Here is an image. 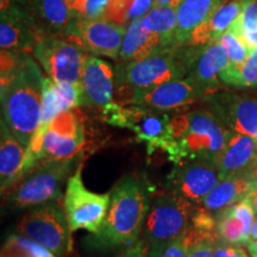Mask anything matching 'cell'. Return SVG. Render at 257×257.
<instances>
[{
    "mask_svg": "<svg viewBox=\"0 0 257 257\" xmlns=\"http://www.w3.org/2000/svg\"><path fill=\"white\" fill-rule=\"evenodd\" d=\"M143 25L160 38L163 49H175L176 8L170 5L155 6L143 18Z\"/></svg>",
    "mask_w": 257,
    "mask_h": 257,
    "instance_id": "obj_24",
    "label": "cell"
},
{
    "mask_svg": "<svg viewBox=\"0 0 257 257\" xmlns=\"http://www.w3.org/2000/svg\"><path fill=\"white\" fill-rule=\"evenodd\" d=\"M195 207L170 192L153 199L142 232L148 257H160L188 229Z\"/></svg>",
    "mask_w": 257,
    "mask_h": 257,
    "instance_id": "obj_5",
    "label": "cell"
},
{
    "mask_svg": "<svg viewBox=\"0 0 257 257\" xmlns=\"http://www.w3.org/2000/svg\"><path fill=\"white\" fill-rule=\"evenodd\" d=\"M213 257H249L242 245L223 243L220 240L214 242Z\"/></svg>",
    "mask_w": 257,
    "mask_h": 257,
    "instance_id": "obj_34",
    "label": "cell"
},
{
    "mask_svg": "<svg viewBox=\"0 0 257 257\" xmlns=\"http://www.w3.org/2000/svg\"><path fill=\"white\" fill-rule=\"evenodd\" d=\"M249 198H250V200H251V204H252L253 210H255V213L257 214V188L252 193H250Z\"/></svg>",
    "mask_w": 257,
    "mask_h": 257,
    "instance_id": "obj_40",
    "label": "cell"
},
{
    "mask_svg": "<svg viewBox=\"0 0 257 257\" xmlns=\"http://www.w3.org/2000/svg\"><path fill=\"white\" fill-rule=\"evenodd\" d=\"M205 238L206 237L201 236L200 233L193 229L192 225H189L188 229L179 238H176L174 242L170 244L160 257H187L189 249H191L193 244Z\"/></svg>",
    "mask_w": 257,
    "mask_h": 257,
    "instance_id": "obj_31",
    "label": "cell"
},
{
    "mask_svg": "<svg viewBox=\"0 0 257 257\" xmlns=\"http://www.w3.org/2000/svg\"><path fill=\"white\" fill-rule=\"evenodd\" d=\"M202 100L234 135L257 138V98L234 93H212Z\"/></svg>",
    "mask_w": 257,
    "mask_h": 257,
    "instance_id": "obj_13",
    "label": "cell"
},
{
    "mask_svg": "<svg viewBox=\"0 0 257 257\" xmlns=\"http://www.w3.org/2000/svg\"><path fill=\"white\" fill-rule=\"evenodd\" d=\"M82 163L67 182L63 197V207L72 232L86 230L96 233L104 223L108 206L110 193L98 194L85 187L81 176Z\"/></svg>",
    "mask_w": 257,
    "mask_h": 257,
    "instance_id": "obj_8",
    "label": "cell"
},
{
    "mask_svg": "<svg viewBox=\"0 0 257 257\" xmlns=\"http://www.w3.org/2000/svg\"><path fill=\"white\" fill-rule=\"evenodd\" d=\"M17 231L57 257L67 255L73 249L72 231L60 200L28 208L17 223Z\"/></svg>",
    "mask_w": 257,
    "mask_h": 257,
    "instance_id": "obj_7",
    "label": "cell"
},
{
    "mask_svg": "<svg viewBox=\"0 0 257 257\" xmlns=\"http://www.w3.org/2000/svg\"><path fill=\"white\" fill-rule=\"evenodd\" d=\"M83 154L62 160H48L35 167L9 191L8 202L16 210L28 208L63 199L62 187L72 172L82 163Z\"/></svg>",
    "mask_w": 257,
    "mask_h": 257,
    "instance_id": "obj_4",
    "label": "cell"
},
{
    "mask_svg": "<svg viewBox=\"0 0 257 257\" xmlns=\"http://www.w3.org/2000/svg\"><path fill=\"white\" fill-rule=\"evenodd\" d=\"M154 8V0H110L102 19L127 27L131 22L146 17Z\"/></svg>",
    "mask_w": 257,
    "mask_h": 257,
    "instance_id": "obj_25",
    "label": "cell"
},
{
    "mask_svg": "<svg viewBox=\"0 0 257 257\" xmlns=\"http://www.w3.org/2000/svg\"><path fill=\"white\" fill-rule=\"evenodd\" d=\"M32 55L55 82L80 83L86 51L64 37L41 35Z\"/></svg>",
    "mask_w": 257,
    "mask_h": 257,
    "instance_id": "obj_9",
    "label": "cell"
},
{
    "mask_svg": "<svg viewBox=\"0 0 257 257\" xmlns=\"http://www.w3.org/2000/svg\"><path fill=\"white\" fill-rule=\"evenodd\" d=\"M150 199L149 184L138 175L130 174L111 189L110 206L100 230L87 237L96 250L126 249L141 239Z\"/></svg>",
    "mask_w": 257,
    "mask_h": 257,
    "instance_id": "obj_1",
    "label": "cell"
},
{
    "mask_svg": "<svg viewBox=\"0 0 257 257\" xmlns=\"http://www.w3.org/2000/svg\"><path fill=\"white\" fill-rule=\"evenodd\" d=\"M126 28L105 19H74L64 38L75 43L89 55L106 56L118 61Z\"/></svg>",
    "mask_w": 257,
    "mask_h": 257,
    "instance_id": "obj_11",
    "label": "cell"
},
{
    "mask_svg": "<svg viewBox=\"0 0 257 257\" xmlns=\"http://www.w3.org/2000/svg\"><path fill=\"white\" fill-rule=\"evenodd\" d=\"M250 240H257V218L252 224L251 232H250Z\"/></svg>",
    "mask_w": 257,
    "mask_h": 257,
    "instance_id": "obj_41",
    "label": "cell"
},
{
    "mask_svg": "<svg viewBox=\"0 0 257 257\" xmlns=\"http://www.w3.org/2000/svg\"><path fill=\"white\" fill-rule=\"evenodd\" d=\"M248 252L250 257H257V240H250L248 243Z\"/></svg>",
    "mask_w": 257,
    "mask_h": 257,
    "instance_id": "obj_39",
    "label": "cell"
},
{
    "mask_svg": "<svg viewBox=\"0 0 257 257\" xmlns=\"http://www.w3.org/2000/svg\"><path fill=\"white\" fill-rule=\"evenodd\" d=\"M189 70L176 49L157 51L147 59L134 62H119L114 67L118 89H150L172 80L184 79Z\"/></svg>",
    "mask_w": 257,
    "mask_h": 257,
    "instance_id": "obj_6",
    "label": "cell"
},
{
    "mask_svg": "<svg viewBox=\"0 0 257 257\" xmlns=\"http://www.w3.org/2000/svg\"><path fill=\"white\" fill-rule=\"evenodd\" d=\"M216 240L205 238L193 244L187 257H213V248Z\"/></svg>",
    "mask_w": 257,
    "mask_h": 257,
    "instance_id": "obj_35",
    "label": "cell"
},
{
    "mask_svg": "<svg viewBox=\"0 0 257 257\" xmlns=\"http://www.w3.org/2000/svg\"><path fill=\"white\" fill-rule=\"evenodd\" d=\"M2 257H57L44 246L34 240L22 236L11 234L5 240L2 250Z\"/></svg>",
    "mask_w": 257,
    "mask_h": 257,
    "instance_id": "obj_27",
    "label": "cell"
},
{
    "mask_svg": "<svg viewBox=\"0 0 257 257\" xmlns=\"http://www.w3.org/2000/svg\"><path fill=\"white\" fill-rule=\"evenodd\" d=\"M31 6L41 35L64 37L75 19L67 0H31Z\"/></svg>",
    "mask_w": 257,
    "mask_h": 257,
    "instance_id": "obj_20",
    "label": "cell"
},
{
    "mask_svg": "<svg viewBox=\"0 0 257 257\" xmlns=\"http://www.w3.org/2000/svg\"><path fill=\"white\" fill-rule=\"evenodd\" d=\"M216 216V237L223 243L243 245L250 242V233L245 226L232 213L230 207L218 212Z\"/></svg>",
    "mask_w": 257,
    "mask_h": 257,
    "instance_id": "obj_26",
    "label": "cell"
},
{
    "mask_svg": "<svg viewBox=\"0 0 257 257\" xmlns=\"http://www.w3.org/2000/svg\"><path fill=\"white\" fill-rule=\"evenodd\" d=\"M229 66V56L223 46L217 43L204 48L193 61L188 75L201 86L208 94H212L220 86V75Z\"/></svg>",
    "mask_w": 257,
    "mask_h": 257,
    "instance_id": "obj_18",
    "label": "cell"
},
{
    "mask_svg": "<svg viewBox=\"0 0 257 257\" xmlns=\"http://www.w3.org/2000/svg\"><path fill=\"white\" fill-rule=\"evenodd\" d=\"M54 89L56 92L62 112H67L75 107H79V106H83V94L80 83L54 81Z\"/></svg>",
    "mask_w": 257,
    "mask_h": 257,
    "instance_id": "obj_30",
    "label": "cell"
},
{
    "mask_svg": "<svg viewBox=\"0 0 257 257\" xmlns=\"http://www.w3.org/2000/svg\"><path fill=\"white\" fill-rule=\"evenodd\" d=\"M233 87L239 89L257 88V49L250 51L248 60L240 69Z\"/></svg>",
    "mask_w": 257,
    "mask_h": 257,
    "instance_id": "obj_32",
    "label": "cell"
},
{
    "mask_svg": "<svg viewBox=\"0 0 257 257\" xmlns=\"http://www.w3.org/2000/svg\"><path fill=\"white\" fill-rule=\"evenodd\" d=\"M225 0H182L176 9L175 49L188 40L193 30L206 22Z\"/></svg>",
    "mask_w": 257,
    "mask_h": 257,
    "instance_id": "obj_22",
    "label": "cell"
},
{
    "mask_svg": "<svg viewBox=\"0 0 257 257\" xmlns=\"http://www.w3.org/2000/svg\"><path fill=\"white\" fill-rule=\"evenodd\" d=\"M206 95L207 92L192 76L187 75L184 79L172 80L150 89L133 91L128 102L141 107L168 112L201 100Z\"/></svg>",
    "mask_w": 257,
    "mask_h": 257,
    "instance_id": "obj_12",
    "label": "cell"
},
{
    "mask_svg": "<svg viewBox=\"0 0 257 257\" xmlns=\"http://www.w3.org/2000/svg\"><path fill=\"white\" fill-rule=\"evenodd\" d=\"M27 149L2 119L0 125V186L9 192L28 174Z\"/></svg>",
    "mask_w": 257,
    "mask_h": 257,
    "instance_id": "obj_17",
    "label": "cell"
},
{
    "mask_svg": "<svg viewBox=\"0 0 257 257\" xmlns=\"http://www.w3.org/2000/svg\"><path fill=\"white\" fill-rule=\"evenodd\" d=\"M220 181L219 168L206 160H185L175 163L167 175V192L181 197L194 206H200L204 199Z\"/></svg>",
    "mask_w": 257,
    "mask_h": 257,
    "instance_id": "obj_10",
    "label": "cell"
},
{
    "mask_svg": "<svg viewBox=\"0 0 257 257\" xmlns=\"http://www.w3.org/2000/svg\"><path fill=\"white\" fill-rule=\"evenodd\" d=\"M60 113H62V111H61L56 92L54 89V81L50 78H46L43 85V98H42L41 125L38 128L47 130Z\"/></svg>",
    "mask_w": 257,
    "mask_h": 257,
    "instance_id": "obj_29",
    "label": "cell"
},
{
    "mask_svg": "<svg viewBox=\"0 0 257 257\" xmlns=\"http://www.w3.org/2000/svg\"><path fill=\"white\" fill-rule=\"evenodd\" d=\"M44 79L37 63L27 55L15 76L0 85L2 119L25 148L41 125Z\"/></svg>",
    "mask_w": 257,
    "mask_h": 257,
    "instance_id": "obj_2",
    "label": "cell"
},
{
    "mask_svg": "<svg viewBox=\"0 0 257 257\" xmlns=\"http://www.w3.org/2000/svg\"><path fill=\"white\" fill-rule=\"evenodd\" d=\"M35 17L31 0H0V17Z\"/></svg>",
    "mask_w": 257,
    "mask_h": 257,
    "instance_id": "obj_33",
    "label": "cell"
},
{
    "mask_svg": "<svg viewBox=\"0 0 257 257\" xmlns=\"http://www.w3.org/2000/svg\"><path fill=\"white\" fill-rule=\"evenodd\" d=\"M244 41H245L246 46L249 47L250 50L257 49V30L252 32H248L244 35Z\"/></svg>",
    "mask_w": 257,
    "mask_h": 257,
    "instance_id": "obj_37",
    "label": "cell"
},
{
    "mask_svg": "<svg viewBox=\"0 0 257 257\" xmlns=\"http://www.w3.org/2000/svg\"><path fill=\"white\" fill-rule=\"evenodd\" d=\"M256 188L257 167H253L245 172L220 180L204 199L200 206L212 214H217L218 212L242 201Z\"/></svg>",
    "mask_w": 257,
    "mask_h": 257,
    "instance_id": "obj_16",
    "label": "cell"
},
{
    "mask_svg": "<svg viewBox=\"0 0 257 257\" xmlns=\"http://www.w3.org/2000/svg\"><path fill=\"white\" fill-rule=\"evenodd\" d=\"M80 86L82 88L83 106L106 107L113 102L114 68L99 57L87 55L83 62Z\"/></svg>",
    "mask_w": 257,
    "mask_h": 257,
    "instance_id": "obj_15",
    "label": "cell"
},
{
    "mask_svg": "<svg viewBox=\"0 0 257 257\" xmlns=\"http://www.w3.org/2000/svg\"><path fill=\"white\" fill-rule=\"evenodd\" d=\"M40 36L41 30L36 18L0 17L2 50H32Z\"/></svg>",
    "mask_w": 257,
    "mask_h": 257,
    "instance_id": "obj_21",
    "label": "cell"
},
{
    "mask_svg": "<svg viewBox=\"0 0 257 257\" xmlns=\"http://www.w3.org/2000/svg\"><path fill=\"white\" fill-rule=\"evenodd\" d=\"M119 257H148L143 240L140 239L134 245L128 246V248L124 250V252Z\"/></svg>",
    "mask_w": 257,
    "mask_h": 257,
    "instance_id": "obj_36",
    "label": "cell"
},
{
    "mask_svg": "<svg viewBox=\"0 0 257 257\" xmlns=\"http://www.w3.org/2000/svg\"><path fill=\"white\" fill-rule=\"evenodd\" d=\"M110 0H67L73 17L81 21H98L104 18Z\"/></svg>",
    "mask_w": 257,
    "mask_h": 257,
    "instance_id": "obj_28",
    "label": "cell"
},
{
    "mask_svg": "<svg viewBox=\"0 0 257 257\" xmlns=\"http://www.w3.org/2000/svg\"><path fill=\"white\" fill-rule=\"evenodd\" d=\"M154 2H155V6L170 5V6H174V8L178 9L179 5L181 4L182 0H154Z\"/></svg>",
    "mask_w": 257,
    "mask_h": 257,
    "instance_id": "obj_38",
    "label": "cell"
},
{
    "mask_svg": "<svg viewBox=\"0 0 257 257\" xmlns=\"http://www.w3.org/2000/svg\"><path fill=\"white\" fill-rule=\"evenodd\" d=\"M170 130L175 142L167 154L174 165L185 160H206L218 165L234 135L207 108L172 117Z\"/></svg>",
    "mask_w": 257,
    "mask_h": 257,
    "instance_id": "obj_3",
    "label": "cell"
},
{
    "mask_svg": "<svg viewBox=\"0 0 257 257\" xmlns=\"http://www.w3.org/2000/svg\"><path fill=\"white\" fill-rule=\"evenodd\" d=\"M160 50H165L160 38L144 28L143 18L137 19L127 25L118 61L119 62L140 61L154 55Z\"/></svg>",
    "mask_w": 257,
    "mask_h": 257,
    "instance_id": "obj_23",
    "label": "cell"
},
{
    "mask_svg": "<svg viewBox=\"0 0 257 257\" xmlns=\"http://www.w3.org/2000/svg\"><path fill=\"white\" fill-rule=\"evenodd\" d=\"M85 143L83 125L73 110L60 113L47 128L42 146L43 162L69 159L81 153Z\"/></svg>",
    "mask_w": 257,
    "mask_h": 257,
    "instance_id": "obj_14",
    "label": "cell"
},
{
    "mask_svg": "<svg viewBox=\"0 0 257 257\" xmlns=\"http://www.w3.org/2000/svg\"><path fill=\"white\" fill-rule=\"evenodd\" d=\"M257 167L256 138L233 135L218 162L220 180Z\"/></svg>",
    "mask_w": 257,
    "mask_h": 257,
    "instance_id": "obj_19",
    "label": "cell"
}]
</instances>
